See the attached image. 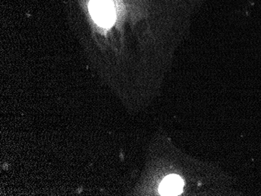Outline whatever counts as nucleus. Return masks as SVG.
Masks as SVG:
<instances>
[{
  "instance_id": "1",
  "label": "nucleus",
  "mask_w": 261,
  "mask_h": 196,
  "mask_svg": "<svg viewBox=\"0 0 261 196\" xmlns=\"http://www.w3.org/2000/svg\"><path fill=\"white\" fill-rule=\"evenodd\" d=\"M183 183L181 178L177 175H170L161 183L160 192L163 195H177L182 191Z\"/></svg>"
}]
</instances>
